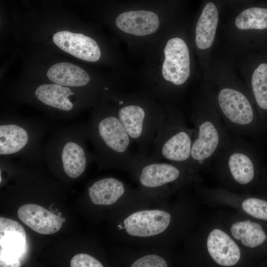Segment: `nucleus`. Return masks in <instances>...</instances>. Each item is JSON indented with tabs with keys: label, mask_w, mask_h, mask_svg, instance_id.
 Returning a JSON list of instances; mask_svg holds the SVG:
<instances>
[{
	"label": "nucleus",
	"mask_w": 267,
	"mask_h": 267,
	"mask_svg": "<svg viewBox=\"0 0 267 267\" xmlns=\"http://www.w3.org/2000/svg\"><path fill=\"white\" fill-rule=\"evenodd\" d=\"M133 142L141 151L152 146L165 118L164 104L140 97L108 96Z\"/></svg>",
	"instance_id": "f257e3e1"
},
{
	"label": "nucleus",
	"mask_w": 267,
	"mask_h": 267,
	"mask_svg": "<svg viewBox=\"0 0 267 267\" xmlns=\"http://www.w3.org/2000/svg\"><path fill=\"white\" fill-rule=\"evenodd\" d=\"M91 109L86 123V133L96 154L113 159H126L133 142L108 97H101Z\"/></svg>",
	"instance_id": "f03ea898"
},
{
	"label": "nucleus",
	"mask_w": 267,
	"mask_h": 267,
	"mask_svg": "<svg viewBox=\"0 0 267 267\" xmlns=\"http://www.w3.org/2000/svg\"><path fill=\"white\" fill-rule=\"evenodd\" d=\"M190 118L194 127L190 158L201 165L226 148L232 137L210 95L201 97L193 102Z\"/></svg>",
	"instance_id": "7ed1b4c3"
},
{
	"label": "nucleus",
	"mask_w": 267,
	"mask_h": 267,
	"mask_svg": "<svg viewBox=\"0 0 267 267\" xmlns=\"http://www.w3.org/2000/svg\"><path fill=\"white\" fill-rule=\"evenodd\" d=\"M86 123L57 126L49 132L42 153L59 159L68 177L76 178L85 172L88 162Z\"/></svg>",
	"instance_id": "20e7f679"
},
{
	"label": "nucleus",
	"mask_w": 267,
	"mask_h": 267,
	"mask_svg": "<svg viewBox=\"0 0 267 267\" xmlns=\"http://www.w3.org/2000/svg\"><path fill=\"white\" fill-rule=\"evenodd\" d=\"M74 89L54 83L42 84L32 92L21 94L18 98L53 119L70 120L92 108L99 99L94 95L75 92Z\"/></svg>",
	"instance_id": "39448f33"
},
{
	"label": "nucleus",
	"mask_w": 267,
	"mask_h": 267,
	"mask_svg": "<svg viewBox=\"0 0 267 267\" xmlns=\"http://www.w3.org/2000/svg\"><path fill=\"white\" fill-rule=\"evenodd\" d=\"M47 125L40 120L3 111L0 118L1 156L42 153Z\"/></svg>",
	"instance_id": "423d86ee"
},
{
	"label": "nucleus",
	"mask_w": 267,
	"mask_h": 267,
	"mask_svg": "<svg viewBox=\"0 0 267 267\" xmlns=\"http://www.w3.org/2000/svg\"><path fill=\"white\" fill-rule=\"evenodd\" d=\"M164 123L153 143L156 154L170 161L184 162L190 159L193 130L189 129L184 114L172 102L163 103Z\"/></svg>",
	"instance_id": "0eeeda50"
},
{
	"label": "nucleus",
	"mask_w": 267,
	"mask_h": 267,
	"mask_svg": "<svg viewBox=\"0 0 267 267\" xmlns=\"http://www.w3.org/2000/svg\"><path fill=\"white\" fill-rule=\"evenodd\" d=\"M164 52L165 59L161 69L164 82L173 86L184 85L191 73L187 44L181 39L173 38L167 42Z\"/></svg>",
	"instance_id": "6e6552de"
},
{
	"label": "nucleus",
	"mask_w": 267,
	"mask_h": 267,
	"mask_svg": "<svg viewBox=\"0 0 267 267\" xmlns=\"http://www.w3.org/2000/svg\"><path fill=\"white\" fill-rule=\"evenodd\" d=\"M23 227L11 219L0 218V267H19L26 241Z\"/></svg>",
	"instance_id": "1a4fd4ad"
},
{
	"label": "nucleus",
	"mask_w": 267,
	"mask_h": 267,
	"mask_svg": "<svg viewBox=\"0 0 267 267\" xmlns=\"http://www.w3.org/2000/svg\"><path fill=\"white\" fill-rule=\"evenodd\" d=\"M171 216L162 210H144L136 212L124 221L127 232L131 236H153L164 231L169 225Z\"/></svg>",
	"instance_id": "9d476101"
},
{
	"label": "nucleus",
	"mask_w": 267,
	"mask_h": 267,
	"mask_svg": "<svg viewBox=\"0 0 267 267\" xmlns=\"http://www.w3.org/2000/svg\"><path fill=\"white\" fill-rule=\"evenodd\" d=\"M52 39L62 50L81 60L95 62L100 57V50L96 42L83 34L62 31L54 34Z\"/></svg>",
	"instance_id": "9b49d317"
},
{
	"label": "nucleus",
	"mask_w": 267,
	"mask_h": 267,
	"mask_svg": "<svg viewBox=\"0 0 267 267\" xmlns=\"http://www.w3.org/2000/svg\"><path fill=\"white\" fill-rule=\"evenodd\" d=\"M248 143L241 136L232 137L231 143L224 150L228 155L227 166L232 178L238 183L246 184L255 176L253 161L247 153Z\"/></svg>",
	"instance_id": "f8f14e48"
},
{
	"label": "nucleus",
	"mask_w": 267,
	"mask_h": 267,
	"mask_svg": "<svg viewBox=\"0 0 267 267\" xmlns=\"http://www.w3.org/2000/svg\"><path fill=\"white\" fill-rule=\"evenodd\" d=\"M19 219L34 231L42 234L54 233L61 228L65 220L43 207L28 204L18 210Z\"/></svg>",
	"instance_id": "ddd939ff"
},
{
	"label": "nucleus",
	"mask_w": 267,
	"mask_h": 267,
	"mask_svg": "<svg viewBox=\"0 0 267 267\" xmlns=\"http://www.w3.org/2000/svg\"><path fill=\"white\" fill-rule=\"evenodd\" d=\"M209 253L218 265L230 267L236 264L240 258V251L237 244L224 231L213 229L207 241Z\"/></svg>",
	"instance_id": "4468645a"
},
{
	"label": "nucleus",
	"mask_w": 267,
	"mask_h": 267,
	"mask_svg": "<svg viewBox=\"0 0 267 267\" xmlns=\"http://www.w3.org/2000/svg\"><path fill=\"white\" fill-rule=\"evenodd\" d=\"M115 23L125 33L143 36L155 32L160 21L155 13L141 10L122 13L117 17Z\"/></svg>",
	"instance_id": "2eb2a0df"
},
{
	"label": "nucleus",
	"mask_w": 267,
	"mask_h": 267,
	"mask_svg": "<svg viewBox=\"0 0 267 267\" xmlns=\"http://www.w3.org/2000/svg\"><path fill=\"white\" fill-rule=\"evenodd\" d=\"M45 75L47 80L52 83L76 89L86 87L91 80V77L85 69L66 62L52 65Z\"/></svg>",
	"instance_id": "dca6fc26"
},
{
	"label": "nucleus",
	"mask_w": 267,
	"mask_h": 267,
	"mask_svg": "<svg viewBox=\"0 0 267 267\" xmlns=\"http://www.w3.org/2000/svg\"><path fill=\"white\" fill-rule=\"evenodd\" d=\"M218 23V11L215 4L208 3L204 7L197 21L195 43L200 49H206L212 45Z\"/></svg>",
	"instance_id": "f3484780"
},
{
	"label": "nucleus",
	"mask_w": 267,
	"mask_h": 267,
	"mask_svg": "<svg viewBox=\"0 0 267 267\" xmlns=\"http://www.w3.org/2000/svg\"><path fill=\"white\" fill-rule=\"evenodd\" d=\"M180 172L176 166L165 163H152L140 170L139 179L148 187H156L177 179Z\"/></svg>",
	"instance_id": "a211bd4d"
},
{
	"label": "nucleus",
	"mask_w": 267,
	"mask_h": 267,
	"mask_svg": "<svg viewBox=\"0 0 267 267\" xmlns=\"http://www.w3.org/2000/svg\"><path fill=\"white\" fill-rule=\"evenodd\" d=\"M124 191L121 181L113 178H107L95 182L89 187V194L93 204L109 205L117 202Z\"/></svg>",
	"instance_id": "6ab92c4d"
},
{
	"label": "nucleus",
	"mask_w": 267,
	"mask_h": 267,
	"mask_svg": "<svg viewBox=\"0 0 267 267\" xmlns=\"http://www.w3.org/2000/svg\"><path fill=\"white\" fill-rule=\"evenodd\" d=\"M231 232L235 239L252 248L261 245L267 238L262 226L249 220L234 223L231 227Z\"/></svg>",
	"instance_id": "aec40b11"
},
{
	"label": "nucleus",
	"mask_w": 267,
	"mask_h": 267,
	"mask_svg": "<svg viewBox=\"0 0 267 267\" xmlns=\"http://www.w3.org/2000/svg\"><path fill=\"white\" fill-rule=\"evenodd\" d=\"M250 84L256 105L267 111V64L262 63L254 70Z\"/></svg>",
	"instance_id": "412c9836"
},
{
	"label": "nucleus",
	"mask_w": 267,
	"mask_h": 267,
	"mask_svg": "<svg viewBox=\"0 0 267 267\" xmlns=\"http://www.w3.org/2000/svg\"><path fill=\"white\" fill-rule=\"evenodd\" d=\"M235 24L241 30L267 28V8L250 7L242 11L236 18Z\"/></svg>",
	"instance_id": "4be33fe9"
},
{
	"label": "nucleus",
	"mask_w": 267,
	"mask_h": 267,
	"mask_svg": "<svg viewBox=\"0 0 267 267\" xmlns=\"http://www.w3.org/2000/svg\"><path fill=\"white\" fill-rule=\"evenodd\" d=\"M242 207L245 212L252 217L267 221V201L250 198L243 202Z\"/></svg>",
	"instance_id": "5701e85b"
},
{
	"label": "nucleus",
	"mask_w": 267,
	"mask_h": 267,
	"mask_svg": "<svg viewBox=\"0 0 267 267\" xmlns=\"http://www.w3.org/2000/svg\"><path fill=\"white\" fill-rule=\"evenodd\" d=\"M167 264L161 257L156 255H149L142 257L134 261L132 267H166Z\"/></svg>",
	"instance_id": "b1692460"
},
{
	"label": "nucleus",
	"mask_w": 267,
	"mask_h": 267,
	"mask_svg": "<svg viewBox=\"0 0 267 267\" xmlns=\"http://www.w3.org/2000/svg\"><path fill=\"white\" fill-rule=\"evenodd\" d=\"M71 267H102L103 265L94 258L87 254L74 256L70 261Z\"/></svg>",
	"instance_id": "393cba45"
},
{
	"label": "nucleus",
	"mask_w": 267,
	"mask_h": 267,
	"mask_svg": "<svg viewBox=\"0 0 267 267\" xmlns=\"http://www.w3.org/2000/svg\"><path fill=\"white\" fill-rule=\"evenodd\" d=\"M58 216L59 217H60V213H58Z\"/></svg>",
	"instance_id": "a878e982"
}]
</instances>
